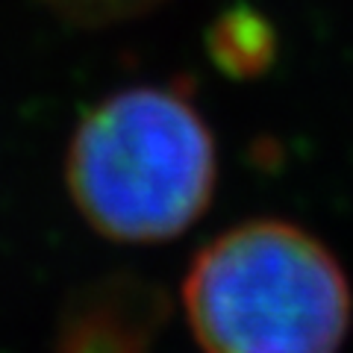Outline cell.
Masks as SVG:
<instances>
[{"label": "cell", "instance_id": "cell-1", "mask_svg": "<svg viewBox=\"0 0 353 353\" xmlns=\"http://www.w3.org/2000/svg\"><path fill=\"white\" fill-rule=\"evenodd\" d=\"M215 139L197 106L157 85L127 88L74 130L65 183L83 221L115 245H165L215 197Z\"/></svg>", "mask_w": 353, "mask_h": 353}, {"label": "cell", "instance_id": "cell-2", "mask_svg": "<svg viewBox=\"0 0 353 353\" xmlns=\"http://www.w3.org/2000/svg\"><path fill=\"white\" fill-rule=\"evenodd\" d=\"M180 309L201 353H339L353 297L324 241L289 221L256 218L194 253Z\"/></svg>", "mask_w": 353, "mask_h": 353}, {"label": "cell", "instance_id": "cell-3", "mask_svg": "<svg viewBox=\"0 0 353 353\" xmlns=\"http://www.w3.org/2000/svg\"><path fill=\"white\" fill-rule=\"evenodd\" d=\"M277 32L256 9L233 6L209 27V59L236 80H250L271 68Z\"/></svg>", "mask_w": 353, "mask_h": 353}, {"label": "cell", "instance_id": "cell-4", "mask_svg": "<svg viewBox=\"0 0 353 353\" xmlns=\"http://www.w3.org/2000/svg\"><path fill=\"white\" fill-rule=\"evenodd\" d=\"M53 9L74 21H85V24H106V21H121L148 12L159 0H48Z\"/></svg>", "mask_w": 353, "mask_h": 353}]
</instances>
